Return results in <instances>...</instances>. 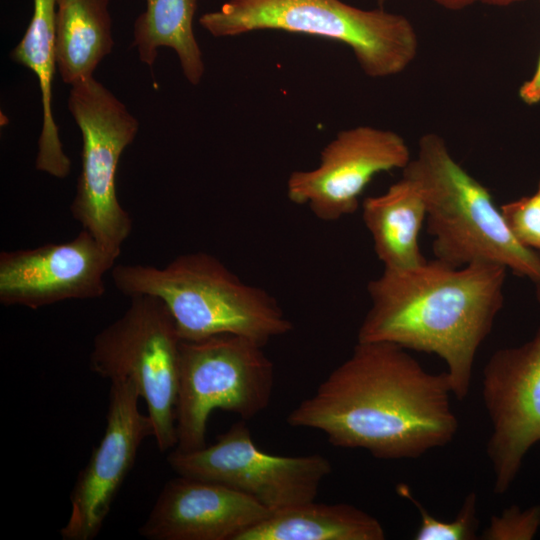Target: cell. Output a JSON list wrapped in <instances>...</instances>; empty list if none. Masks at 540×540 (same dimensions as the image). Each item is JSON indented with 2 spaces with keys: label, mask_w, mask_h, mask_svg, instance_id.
Masks as SVG:
<instances>
[{
  "label": "cell",
  "mask_w": 540,
  "mask_h": 540,
  "mask_svg": "<svg viewBox=\"0 0 540 540\" xmlns=\"http://www.w3.org/2000/svg\"><path fill=\"white\" fill-rule=\"evenodd\" d=\"M535 287H536V295H537V298H538V300L540 302V281L535 284Z\"/></svg>",
  "instance_id": "obj_26"
},
{
  "label": "cell",
  "mask_w": 540,
  "mask_h": 540,
  "mask_svg": "<svg viewBox=\"0 0 540 540\" xmlns=\"http://www.w3.org/2000/svg\"><path fill=\"white\" fill-rule=\"evenodd\" d=\"M110 0H57L55 61L65 84L93 77L111 53Z\"/></svg>",
  "instance_id": "obj_18"
},
{
  "label": "cell",
  "mask_w": 540,
  "mask_h": 540,
  "mask_svg": "<svg viewBox=\"0 0 540 540\" xmlns=\"http://www.w3.org/2000/svg\"><path fill=\"white\" fill-rule=\"evenodd\" d=\"M507 269L489 262L454 267L438 259L384 268L367 285L370 307L357 341H383L434 354L453 395L469 393L476 354L504 304Z\"/></svg>",
  "instance_id": "obj_2"
},
{
  "label": "cell",
  "mask_w": 540,
  "mask_h": 540,
  "mask_svg": "<svg viewBox=\"0 0 540 540\" xmlns=\"http://www.w3.org/2000/svg\"><path fill=\"white\" fill-rule=\"evenodd\" d=\"M125 312L93 339L90 368L102 378L136 386L161 452L177 445L176 400L181 338L166 305L157 297H130Z\"/></svg>",
  "instance_id": "obj_7"
},
{
  "label": "cell",
  "mask_w": 540,
  "mask_h": 540,
  "mask_svg": "<svg viewBox=\"0 0 540 540\" xmlns=\"http://www.w3.org/2000/svg\"><path fill=\"white\" fill-rule=\"evenodd\" d=\"M402 496L417 508L420 524L414 535L416 540H474L477 539L479 520L477 518V495L470 492L451 521H443L431 515L413 496L409 487L400 486Z\"/></svg>",
  "instance_id": "obj_20"
},
{
  "label": "cell",
  "mask_w": 540,
  "mask_h": 540,
  "mask_svg": "<svg viewBox=\"0 0 540 540\" xmlns=\"http://www.w3.org/2000/svg\"><path fill=\"white\" fill-rule=\"evenodd\" d=\"M386 1H388V0H377L378 4L380 6H382Z\"/></svg>",
  "instance_id": "obj_27"
},
{
  "label": "cell",
  "mask_w": 540,
  "mask_h": 540,
  "mask_svg": "<svg viewBox=\"0 0 540 540\" xmlns=\"http://www.w3.org/2000/svg\"><path fill=\"white\" fill-rule=\"evenodd\" d=\"M271 513L226 485L178 475L164 485L139 533L150 540H237Z\"/></svg>",
  "instance_id": "obj_14"
},
{
  "label": "cell",
  "mask_w": 540,
  "mask_h": 540,
  "mask_svg": "<svg viewBox=\"0 0 540 540\" xmlns=\"http://www.w3.org/2000/svg\"><path fill=\"white\" fill-rule=\"evenodd\" d=\"M482 398L491 423L486 450L493 490L504 494L526 454L540 443V327L529 341L490 356L483 368Z\"/></svg>",
  "instance_id": "obj_10"
},
{
  "label": "cell",
  "mask_w": 540,
  "mask_h": 540,
  "mask_svg": "<svg viewBox=\"0 0 540 540\" xmlns=\"http://www.w3.org/2000/svg\"><path fill=\"white\" fill-rule=\"evenodd\" d=\"M452 395L446 371H427L394 343L357 341L287 423L319 430L333 446L363 449L378 459H416L457 434Z\"/></svg>",
  "instance_id": "obj_1"
},
{
  "label": "cell",
  "mask_w": 540,
  "mask_h": 540,
  "mask_svg": "<svg viewBox=\"0 0 540 540\" xmlns=\"http://www.w3.org/2000/svg\"><path fill=\"white\" fill-rule=\"evenodd\" d=\"M57 0H33L28 27L10 53L12 61L30 69L37 77L42 102V128L35 167L56 178H65L71 161L63 150L52 112V84L56 70Z\"/></svg>",
  "instance_id": "obj_16"
},
{
  "label": "cell",
  "mask_w": 540,
  "mask_h": 540,
  "mask_svg": "<svg viewBox=\"0 0 540 540\" xmlns=\"http://www.w3.org/2000/svg\"><path fill=\"white\" fill-rule=\"evenodd\" d=\"M68 109L82 135L81 172L70 211L82 229L119 257L133 222L116 193L120 157L139 122L110 90L94 77L71 86Z\"/></svg>",
  "instance_id": "obj_8"
},
{
  "label": "cell",
  "mask_w": 540,
  "mask_h": 540,
  "mask_svg": "<svg viewBox=\"0 0 540 540\" xmlns=\"http://www.w3.org/2000/svg\"><path fill=\"white\" fill-rule=\"evenodd\" d=\"M213 37L278 30L348 46L365 75L385 78L404 71L418 52V37L404 16L365 10L341 0H227L200 16Z\"/></svg>",
  "instance_id": "obj_5"
},
{
  "label": "cell",
  "mask_w": 540,
  "mask_h": 540,
  "mask_svg": "<svg viewBox=\"0 0 540 540\" xmlns=\"http://www.w3.org/2000/svg\"><path fill=\"white\" fill-rule=\"evenodd\" d=\"M540 528V505L521 509L512 505L491 517L482 531L483 540H531Z\"/></svg>",
  "instance_id": "obj_22"
},
{
  "label": "cell",
  "mask_w": 540,
  "mask_h": 540,
  "mask_svg": "<svg viewBox=\"0 0 540 540\" xmlns=\"http://www.w3.org/2000/svg\"><path fill=\"white\" fill-rule=\"evenodd\" d=\"M263 347L231 334L181 340L174 449L189 452L204 447L208 419L215 410L246 421L268 407L274 367Z\"/></svg>",
  "instance_id": "obj_6"
},
{
  "label": "cell",
  "mask_w": 540,
  "mask_h": 540,
  "mask_svg": "<svg viewBox=\"0 0 540 540\" xmlns=\"http://www.w3.org/2000/svg\"><path fill=\"white\" fill-rule=\"evenodd\" d=\"M378 519L347 503L314 500L272 512L237 540H383Z\"/></svg>",
  "instance_id": "obj_17"
},
{
  "label": "cell",
  "mask_w": 540,
  "mask_h": 540,
  "mask_svg": "<svg viewBox=\"0 0 540 540\" xmlns=\"http://www.w3.org/2000/svg\"><path fill=\"white\" fill-rule=\"evenodd\" d=\"M110 382L104 433L76 478L70 516L60 530L63 540H92L99 534L142 442L153 436L149 416L139 410L134 383Z\"/></svg>",
  "instance_id": "obj_12"
},
{
  "label": "cell",
  "mask_w": 540,
  "mask_h": 540,
  "mask_svg": "<svg viewBox=\"0 0 540 540\" xmlns=\"http://www.w3.org/2000/svg\"><path fill=\"white\" fill-rule=\"evenodd\" d=\"M410 160L408 145L394 131L367 125L342 130L322 149L317 167L290 174L287 197L322 221H337L356 212L376 175L403 169Z\"/></svg>",
  "instance_id": "obj_11"
},
{
  "label": "cell",
  "mask_w": 540,
  "mask_h": 540,
  "mask_svg": "<svg viewBox=\"0 0 540 540\" xmlns=\"http://www.w3.org/2000/svg\"><path fill=\"white\" fill-rule=\"evenodd\" d=\"M117 255L87 230L72 240L0 253V303L33 310L66 300L100 298Z\"/></svg>",
  "instance_id": "obj_13"
},
{
  "label": "cell",
  "mask_w": 540,
  "mask_h": 540,
  "mask_svg": "<svg viewBox=\"0 0 540 540\" xmlns=\"http://www.w3.org/2000/svg\"><path fill=\"white\" fill-rule=\"evenodd\" d=\"M362 218L384 268L406 269L427 259L419 245L426 204L419 186L403 176L382 194L366 197Z\"/></svg>",
  "instance_id": "obj_15"
},
{
  "label": "cell",
  "mask_w": 540,
  "mask_h": 540,
  "mask_svg": "<svg viewBox=\"0 0 540 540\" xmlns=\"http://www.w3.org/2000/svg\"><path fill=\"white\" fill-rule=\"evenodd\" d=\"M519 96L529 105L540 101V57L533 76L521 86Z\"/></svg>",
  "instance_id": "obj_23"
},
{
  "label": "cell",
  "mask_w": 540,
  "mask_h": 540,
  "mask_svg": "<svg viewBox=\"0 0 540 540\" xmlns=\"http://www.w3.org/2000/svg\"><path fill=\"white\" fill-rule=\"evenodd\" d=\"M111 277L125 296L151 295L160 299L171 313L181 340L231 334L265 346L293 329L273 296L243 282L219 259L205 252L179 255L162 268L117 265Z\"/></svg>",
  "instance_id": "obj_3"
},
{
  "label": "cell",
  "mask_w": 540,
  "mask_h": 540,
  "mask_svg": "<svg viewBox=\"0 0 540 540\" xmlns=\"http://www.w3.org/2000/svg\"><path fill=\"white\" fill-rule=\"evenodd\" d=\"M519 243L540 255V181L536 192L500 206Z\"/></svg>",
  "instance_id": "obj_21"
},
{
  "label": "cell",
  "mask_w": 540,
  "mask_h": 540,
  "mask_svg": "<svg viewBox=\"0 0 540 540\" xmlns=\"http://www.w3.org/2000/svg\"><path fill=\"white\" fill-rule=\"evenodd\" d=\"M167 461L178 475L221 483L271 512L315 500L332 472L330 461L321 454L264 452L254 443L245 420L234 423L211 445L189 452L174 449Z\"/></svg>",
  "instance_id": "obj_9"
},
{
  "label": "cell",
  "mask_w": 540,
  "mask_h": 540,
  "mask_svg": "<svg viewBox=\"0 0 540 540\" xmlns=\"http://www.w3.org/2000/svg\"><path fill=\"white\" fill-rule=\"evenodd\" d=\"M201 0H146V9L134 23L132 46L141 62L152 67L158 49L176 53L187 81L198 85L205 72L202 51L193 31V20Z\"/></svg>",
  "instance_id": "obj_19"
},
{
  "label": "cell",
  "mask_w": 540,
  "mask_h": 540,
  "mask_svg": "<svg viewBox=\"0 0 540 540\" xmlns=\"http://www.w3.org/2000/svg\"><path fill=\"white\" fill-rule=\"evenodd\" d=\"M480 1H482L483 3H486V4H490V5L503 6V5H508V4L513 3V2L521 1V0H480Z\"/></svg>",
  "instance_id": "obj_25"
},
{
  "label": "cell",
  "mask_w": 540,
  "mask_h": 540,
  "mask_svg": "<svg viewBox=\"0 0 540 540\" xmlns=\"http://www.w3.org/2000/svg\"><path fill=\"white\" fill-rule=\"evenodd\" d=\"M402 170L423 194L436 259L454 267L495 263L540 281V255L518 242L489 190L456 162L442 137L423 135Z\"/></svg>",
  "instance_id": "obj_4"
},
{
  "label": "cell",
  "mask_w": 540,
  "mask_h": 540,
  "mask_svg": "<svg viewBox=\"0 0 540 540\" xmlns=\"http://www.w3.org/2000/svg\"><path fill=\"white\" fill-rule=\"evenodd\" d=\"M438 5L450 9V10H460L477 0H434Z\"/></svg>",
  "instance_id": "obj_24"
}]
</instances>
